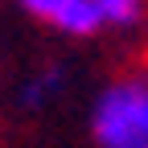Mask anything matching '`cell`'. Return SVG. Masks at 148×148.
Returning a JSON list of instances; mask_svg holds the SVG:
<instances>
[{
  "label": "cell",
  "mask_w": 148,
  "mask_h": 148,
  "mask_svg": "<svg viewBox=\"0 0 148 148\" xmlns=\"http://www.w3.org/2000/svg\"><path fill=\"white\" fill-rule=\"evenodd\" d=\"M95 140L103 148H148V78L127 74L95 103Z\"/></svg>",
  "instance_id": "cell-1"
},
{
  "label": "cell",
  "mask_w": 148,
  "mask_h": 148,
  "mask_svg": "<svg viewBox=\"0 0 148 148\" xmlns=\"http://www.w3.org/2000/svg\"><path fill=\"white\" fill-rule=\"evenodd\" d=\"M21 8L37 21H49L62 33H74V37H90L107 25L95 0H21Z\"/></svg>",
  "instance_id": "cell-2"
},
{
  "label": "cell",
  "mask_w": 148,
  "mask_h": 148,
  "mask_svg": "<svg viewBox=\"0 0 148 148\" xmlns=\"http://www.w3.org/2000/svg\"><path fill=\"white\" fill-rule=\"evenodd\" d=\"M107 25H136L144 12V0H95Z\"/></svg>",
  "instance_id": "cell-3"
}]
</instances>
